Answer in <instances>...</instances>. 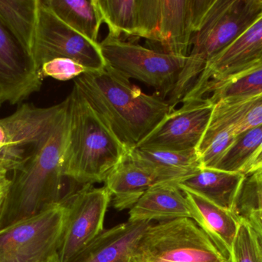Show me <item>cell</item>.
<instances>
[{
	"label": "cell",
	"instance_id": "8d00e7d4",
	"mask_svg": "<svg viewBox=\"0 0 262 262\" xmlns=\"http://www.w3.org/2000/svg\"><path fill=\"white\" fill-rule=\"evenodd\" d=\"M258 233H259V232H258ZM259 234H260V233H259ZM261 241H262V236H261Z\"/></svg>",
	"mask_w": 262,
	"mask_h": 262
},
{
	"label": "cell",
	"instance_id": "ba28073f",
	"mask_svg": "<svg viewBox=\"0 0 262 262\" xmlns=\"http://www.w3.org/2000/svg\"><path fill=\"white\" fill-rule=\"evenodd\" d=\"M32 55L38 71L45 63L57 58L75 60L89 71L101 70L107 66L99 43H92L66 25L42 0H38Z\"/></svg>",
	"mask_w": 262,
	"mask_h": 262
},
{
	"label": "cell",
	"instance_id": "277c9868",
	"mask_svg": "<svg viewBox=\"0 0 262 262\" xmlns=\"http://www.w3.org/2000/svg\"><path fill=\"white\" fill-rule=\"evenodd\" d=\"M262 15V0H213L192 37L190 52L167 102L171 111L199 78L208 62L223 52Z\"/></svg>",
	"mask_w": 262,
	"mask_h": 262
},
{
	"label": "cell",
	"instance_id": "9a60e30c",
	"mask_svg": "<svg viewBox=\"0 0 262 262\" xmlns=\"http://www.w3.org/2000/svg\"><path fill=\"white\" fill-rule=\"evenodd\" d=\"M109 35L157 42L160 0H97Z\"/></svg>",
	"mask_w": 262,
	"mask_h": 262
},
{
	"label": "cell",
	"instance_id": "484cf974",
	"mask_svg": "<svg viewBox=\"0 0 262 262\" xmlns=\"http://www.w3.org/2000/svg\"><path fill=\"white\" fill-rule=\"evenodd\" d=\"M261 143L262 126L240 134L215 169L240 172Z\"/></svg>",
	"mask_w": 262,
	"mask_h": 262
},
{
	"label": "cell",
	"instance_id": "4dcf8cb0",
	"mask_svg": "<svg viewBox=\"0 0 262 262\" xmlns=\"http://www.w3.org/2000/svg\"><path fill=\"white\" fill-rule=\"evenodd\" d=\"M10 173L0 168V212L10 188Z\"/></svg>",
	"mask_w": 262,
	"mask_h": 262
},
{
	"label": "cell",
	"instance_id": "7402d4cb",
	"mask_svg": "<svg viewBox=\"0 0 262 262\" xmlns=\"http://www.w3.org/2000/svg\"><path fill=\"white\" fill-rule=\"evenodd\" d=\"M245 178L246 176L240 172L202 169L193 176L180 183L179 187L195 192L235 213V203Z\"/></svg>",
	"mask_w": 262,
	"mask_h": 262
},
{
	"label": "cell",
	"instance_id": "9c48e42d",
	"mask_svg": "<svg viewBox=\"0 0 262 262\" xmlns=\"http://www.w3.org/2000/svg\"><path fill=\"white\" fill-rule=\"evenodd\" d=\"M112 194L104 186L84 185L62 198L66 208V221L58 250L59 262H69L81 249L103 232Z\"/></svg>",
	"mask_w": 262,
	"mask_h": 262
},
{
	"label": "cell",
	"instance_id": "44dd1931",
	"mask_svg": "<svg viewBox=\"0 0 262 262\" xmlns=\"http://www.w3.org/2000/svg\"><path fill=\"white\" fill-rule=\"evenodd\" d=\"M155 184L158 182L154 172L133 160L128 153L104 181V186L114 197V207L119 211L131 209Z\"/></svg>",
	"mask_w": 262,
	"mask_h": 262
},
{
	"label": "cell",
	"instance_id": "d4e9b609",
	"mask_svg": "<svg viewBox=\"0 0 262 262\" xmlns=\"http://www.w3.org/2000/svg\"><path fill=\"white\" fill-rule=\"evenodd\" d=\"M261 94L262 63H259L227 78L206 85L196 100L208 98L215 103L221 98Z\"/></svg>",
	"mask_w": 262,
	"mask_h": 262
},
{
	"label": "cell",
	"instance_id": "e0dca14e",
	"mask_svg": "<svg viewBox=\"0 0 262 262\" xmlns=\"http://www.w3.org/2000/svg\"><path fill=\"white\" fill-rule=\"evenodd\" d=\"M261 126L262 94L221 98L214 103L209 124L199 144L223 131L229 130L238 135Z\"/></svg>",
	"mask_w": 262,
	"mask_h": 262
},
{
	"label": "cell",
	"instance_id": "8fae6325",
	"mask_svg": "<svg viewBox=\"0 0 262 262\" xmlns=\"http://www.w3.org/2000/svg\"><path fill=\"white\" fill-rule=\"evenodd\" d=\"M182 104L169 112L135 148L195 149L209 124L214 103L203 98Z\"/></svg>",
	"mask_w": 262,
	"mask_h": 262
},
{
	"label": "cell",
	"instance_id": "2e32d148",
	"mask_svg": "<svg viewBox=\"0 0 262 262\" xmlns=\"http://www.w3.org/2000/svg\"><path fill=\"white\" fill-rule=\"evenodd\" d=\"M149 221H130L103 231L69 262H134V253Z\"/></svg>",
	"mask_w": 262,
	"mask_h": 262
},
{
	"label": "cell",
	"instance_id": "5bb4252c",
	"mask_svg": "<svg viewBox=\"0 0 262 262\" xmlns=\"http://www.w3.org/2000/svg\"><path fill=\"white\" fill-rule=\"evenodd\" d=\"M261 58L262 15L230 46L208 62L180 103L197 99L206 85L248 69Z\"/></svg>",
	"mask_w": 262,
	"mask_h": 262
},
{
	"label": "cell",
	"instance_id": "4316f807",
	"mask_svg": "<svg viewBox=\"0 0 262 262\" xmlns=\"http://www.w3.org/2000/svg\"><path fill=\"white\" fill-rule=\"evenodd\" d=\"M230 257L231 262H262L261 235L245 218H241Z\"/></svg>",
	"mask_w": 262,
	"mask_h": 262
},
{
	"label": "cell",
	"instance_id": "d6a6232c",
	"mask_svg": "<svg viewBox=\"0 0 262 262\" xmlns=\"http://www.w3.org/2000/svg\"><path fill=\"white\" fill-rule=\"evenodd\" d=\"M0 168L7 171L9 173H11L12 171L13 170V166H12V163L9 161L6 154L2 152L1 150H0Z\"/></svg>",
	"mask_w": 262,
	"mask_h": 262
},
{
	"label": "cell",
	"instance_id": "1f68e13d",
	"mask_svg": "<svg viewBox=\"0 0 262 262\" xmlns=\"http://www.w3.org/2000/svg\"><path fill=\"white\" fill-rule=\"evenodd\" d=\"M244 218L247 220L262 236V212L251 214Z\"/></svg>",
	"mask_w": 262,
	"mask_h": 262
},
{
	"label": "cell",
	"instance_id": "d6986e66",
	"mask_svg": "<svg viewBox=\"0 0 262 262\" xmlns=\"http://www.w3.org/2000/svg\"><path fill=\"white\" fill-rule=\"evenodd\" d=\"M191 218L189 203L177 183H158L149 188L129 212L130 221H167Z\"/></svg>",
	"mask_w": 262,
	"mask_h": 262
},
{
	"label": "cell",
	"instance_id": "4fadbf2b",
	"mask_svg": "<svg viewBox=\"0 0 262 262\" xmlns=\"http://www.w3.org/2000/svg\"><path fill=\"white\" fill-rule=\"evenodd\" d=\"M213 0H160L158 38L163 52L187 57L192 37Z\"/></svg>",
	"mask_w": 262,
	"mask_h": 262
},
{
	"label": "cell",
	"instance_id": "7a4b0ae2",
	"mask_svg": "<svg viewBox=\"0 0 262 262\" xmlns=\"http://www.w3.org/2000/svg\"><path fill=\"white\" fill-rule=\"evenodd\" d=\"M68 99V98H67ZM67 107L46 138L10 173L0 212V229L61 201L63 158L69 130Z\"/></svg>",
	"mask_w": 262,
	"mask_h": 262
},
{
	"label": "cell",
	"instance_id": "d590c367",
	"mask_svg": "<svg viewBox=\"0 0 262 262\" xmlns=\"http://www.w3.org/2000/svg\"><path fill=\"white\" fill-rule=\"evenodd\" d=\"M262 63V58H261V59H260V61L258 62V63ZM257 63H256V64H257Z\"/></svg>",
	"mask_w": 262,
	"mask_h": 262
},
{
	"label": "cell",
	"instance_id": "52a82bcc",
	"mask_svg": "<svg viewBox=\"0 0 262 262\" xmlns=\"http://www.w3.org/2000/svg\"><path fill=\"white\" fill-rule=\"evenodd\" d=\"M66 214L61 200L0 229V262H40L58 253Z\"/></svg>",
	"mask_w": 262,
	"mask_h": 262
},
{
	"label": "cell",
	"instance_id": "5b68a950",
	"mask_svg": "<svg viewBox=\"0 0 262 262\" xmlns=\"http://www.w3.org/2000/svg\"><path fill=\"white\" fill-rule=\"evenodd\" d=\"M133 261L231 262V257L193 220L180 218L151 225L140 239Z\"/></svg>",
	"mask_w": 262,
	"mask_h": 262
},
{
	"label": "cell",
	"instance_id": "ac0fdd59",
	"mask_svg": "<svg viewBox=\"0 0 262 262\" xmlns=\"http://www.w3.org/2000/svg\"><path fill=\"white\" fill-rule=\"evenodd\" d=\"M128 155L154 172L158 183L180 184L201 170L196 149L175 150L157 148H134Z\"/></svg>",
	"mask_w": 262,
	"mask_h": 262
},
{
	"label": "cell",
	"instance_id": "836d02e7",
	"mask_svg": "<svg viewBox=\"0 0 262 262\" xmlns=\"http://www.w3.org/2000/svg\"><path fill=\"white\" fill-rule=\"evenodd\" d=\"M40 262H59L58 254H55V255H52V256L49 257V258H46L44 261Z\"/></svg>",
	"mask_w": 262,
	"mask_h": 262
},
{
	"label": "cell",
	"instance_id": "ffe728a7",
	"mask_svg": "<svg viewBox=\"0 0 262 262\" xmlns=\"http://www.w3.org/2000/svg\"><path fill=\"white\" fill-rule=\"evenodd\" d=\"M180 189L189 203L191 219L230 254L241 218L234 212L220 207L195 192Z\"/></svg>",
	"mask_w": 262,
	"mask_h": 262
},
{
	"label": "cell",
	"instance_id": "6da1fadb",
	"mask_svg": "<svg viewBox=\"0 0 262 262\" xmlns=\"http://www.w3.org/2000/svg\"><path fill=\"white\" fill-rule=\"evenodd\" d=\"M74 84L128 149L135 148L171 112L160 95L145 93L107 66L89 71Z\"/></svg>",
	"mask_w": 262,
	"mask_h": 262
},
{
	"label": "cell",
	"instance_id": "30bf717a",
	"mask_svg": "<svg viewBox=\"0 0 262 262\" xmlns=\"http://www.w3.org/2000/svg\"><path fill=\"white\" fill-rule=\"evenodd\" d=\"M67 98L50 107L25 103L9 116L0 118V150L13 171L49 135L67 107Z\"/></svg>",
	"mask_w": 262,
	"mask_h": 262
},
{
	"label": "cell",
	"instance_id": "3957f363",
	"mask_svg": "<svg viewBox=\"0 0 262 262\" xmlns=\"http://www.w3.org/2000/svg\"><path fill=\"white\" fill-rule=\"evenodd\" d=\"M69 100V130L63 158L64 178L78 184L104 183L127 156V149L74 84Z\"/></svg>",
	"mask_w": 262,
	"mask_h": 262
},
{
	"label": "cell",
	"instance_id": "f1b7e54d",
	"mask_svg": "<svg viewBox=\"0 0 262 262\" xmlns=\"http://www.w3.org/2000/svg\"><path fill=\"white\" fill-rule=\"evenodd\" d=\"M81 63L68 58H57L42 65L39 69L43 78L50 77L58 81H69L89 72Z\"/></svg>",
	"mask_w": 262,
	"mask_h": 262
},
{
	"label": "cell",
	"instance_id": "83f0119b",
	"mask_svg": "<svg viewBox=\"0 0 262 262\" xmlns=\"http://www.w3.org/2000/svg\"><path fill=\"white\" fill-rule=\"evenodd\" d=\"M262 212V175L245 178L235 203V213L240 218Z\"/></svg>",
	"mask_w": 262,
	"mask_h": 262
},
{
	"label": "cell",
	"instance_id": "7c38bea8",
	"mask_svg": "<svg viewBox=\"0 0 262 262\" xmlns=\"http://www.w3.org/2000/svg\"><path fill=\"white\" fill-rule=\"evenodd\" d=\"M43 78L29 50L0 22V93L9 104L38 92Z\"/></svg>",
	"mask_w": 262,
	"mask_h": 262
},
{
	"label": "cell",
	"instance_id": "603a6c76",
	"mask_svg": "<svg viewBox=\"0 0 262 262\" xmlns=\"http://www.w3.org/2000/svg\"><path fill=\"white\" fill-rule=\"evenodd\" d=\"M61 21L74 30L98 44V35L104 23L97 0H42Z\"/></svg>",
	"mask_w": 262,
	"mask_h": 262
},
{
	"label": "cell",
	"instance_id": "8992f818",
	"mask_svg": "<svg viewBox=\"0 0 262 262\" xmlns=\"http://www.w3.org/2000/svg\"><path fill=\"white\" fill-rule=\"evenodd\" d=\"M99 45L108 67L127 79L134 78L152 88L161 98L171 93L187 59L109 34Z\"/></svg>",
	"mask_w": 262,
	"mask_h": 262
},
{
	"label": "cell",
	"instance_id": "e575fe53",
	"mask_svg": "<svg viewBox=\"0 0 262 262\" xmlns=\"http://www.w3.org/2000/svg\"><path fill=\"white\" fill-rule=\"evenodd\" d=\"M3 103H4V101H3V97H2L1 93H0V106H2Z\"/></svg>",
	"mask_w": 262,
	"mask_h": 262
},
{
	"label": "cell",
	"instance_id": "f546056e",
	"mask_svg": "<svg viewBox=\"0 0 262 262\" xmlns=\"http://www.w3.org/2000/svg\"><path fill=\"white\" fill-rule=\"evenodd\" d=\"M245 176L262 175V143L250 159L240 171Z\"/></svg>",
	"mask_w": 262,
	"mask_h": 262
},
{
	"label": "cell",
	"instance_id": "cb8c5ba5",
	"mask_svg": "<svg viewBox=\"0 0 262 262\" xmlns=\"http://www.w3.org/2000/svg\"><path fill=\"white\" fill-rule=\"evenodd\" d=\"M38 9V0H0V22L31 54Z\"/></svg>",
	"mask_w": 262,
	"mask_h": 262
}]
</instances>
